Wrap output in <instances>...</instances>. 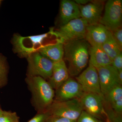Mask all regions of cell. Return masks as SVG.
I'll use <instances>...</instances> for the list:
<instances>
[{"label":"cell","mask_w":122,"mask_h":122,"mask_svg":"<svg viewBox=\"0 0 122 122\" xmlns=\"http://www.w3.org/2000/svg\"><path fill=\"white\" fill-rule=\"evenodd\" d=\"M122 1L109 0L105 7V12L99 23L111 32L122 26Z\"/></svg>","instance_id":"obj_7"},{"label":"cell","mask_w":122,"mask_h":122,"mask_svg":"<svg viewBox=\"0 0 122 122\" xmlns=\"http://www.w3.org/2000/svg\"><path fill=\"white\" fill-rule=\"evenodd\" d=\"M118 77L119 83L122 86V70L118 71Z\"/></svg>","instance_id":"obj_29"},{"label":"cell","mask_w":122,"mask_h":122,"mask_svg":"<svg viewBox=\"0 0 122 122\" xmlns=\"http://www.w3.org/2000/svg\"><path fill=\"white\" fill-rule=\"evenodd\" d=\"M88 25L84 19L80 18L61 25L58 30L53 32L57 38L58 41L64 44L68 42L85 39Z\"/></svg>","instance_id":"obj_3"},{"label":"cell","mask_w":122,"mask_h":122,"mask_svg":"<svg viewBox=\"0 0 122 122\" xmlns=\"http://www.w3.org/2000/svg\"><path fill=\"white\" fill-rule=\"evenodd\" d=\"M112 61L117 55L122 52V50L118 45L113 37L112 33L109 31L108 37L102 46Z\"/></svg>","instance_id":"obj_19"},{"label":"cell","mask_w":122,"mask_h":122,"mask_svg":"<svg viewBox=\"0 0 122 122\" xmlns=\"http://www.w3.org/2000/svg\"><path fill=\"white\" fill-rule=\"evenodd\" d=\"M89 0H75V2H76L78 5H84L87 4V3L90 2Z\"/></svg>","instance_id":"obj_28"},{"label":"cell","mask_w":122,"mask_h":122,"mask_svg":"<svg viewBox=\"0 0 122 122\" xmlns=\"http://www.w3.org/2000/svg\"><path fill=\"white\" fill-rule=\"evenodd\" d=\"M79 99L83 110L100 120H106L105 100L102 94L85 92Z\"/></svg>","instance_id":"obj_8"},{"label":"cell","mask_w":122,"mask_h":122,"mask_svg":"<svg viewBox=\"0 0 122 122\" xmlns=\"http://www.w3.org/2000/svg\"><path fill=\"white\" fill-rule=\"evenodd\" d=\"M113 37L115 41L121 49L122 50V26L112 32Z\"/></svg>","instance_id":"obj_25"},{"label":"cell","mask_w":122,"mask_h":122,"mask_svg":"<svg viewBox=\"0 0 122 122\" xmlns=\"http://www.w3.org/2000/svg\"><path fill=\"white\" fill-rule=\"evenodd\" d=\"M0 122H20V117L16 112L3 111L0 115Z\"/></svg>","instance_id":"obj_22"},{"label":"cell","mask_w":122,"mask_h":122,"mask_svg":"<svg viewBox=\"0 0 122 122\" xmlns=\"http://www.w3.org/2000/svg\"><path fill=\"white\" fill-rule=\"evenodd\" d=\"M38 52L53 62H57L63 59V44L57 41L54 44H47L39 49Z\"/></svg>","instance_id":"obj_17"},{"label":"cell","mask_w":122,"mask_h":122,"mask_svg":"<svg viewBox=\"0 0 122 122\" xmlns=\"http://www.w3.org/2000/svg\"><path fill=\"white\" fill-rule=\"evenodd\" d=\"M28 63L27 77L39 76L48 81L52 74L54 62L38 52L26 58Z\"/></svg>","instance_id":"obj_5"},{"label":"cell","mask_w":122,"mask_h":122,"mask_svg":"<svg viewBox=\"0 0 122 122\" xmlns=\"http://www.w3.org/2000/svg\"><path fill=\"white\" fill-rule=\"evenodd\" d=\"M46 122H77V121L62 117L51 116Z\"/></svg>","instance_id":"obj_27"},{"label":"cell","mask_w":122,"mask_h":122,"mask_svg":"<svg viewBox=\"0 0 122 122\" xmlns=\"http://www.w3.org/2000/svg\"><path fill=\"white\" fill-rule=\"evenodd\" d=\"M51 116L49 112L46 110L43 112L38 113L33 117L27 122H46Z\"/></svg>","instance_id":"obj_24"},{"label":"cell","mask_w":122,"mask_h":122,"mask_svg":"<svg viewBox=\"0 0 122 122\" xmlns=\"http://www.w3.org/2000/svg\"><path fill=\"white\" fill-rule=\"evenodd\" d=\"M81 18V11L78 5L74 1L63 0L61 3L60 19L62 25L70 21Z\"/></svg>","instance_id":"obj_15"},{"label":"cell","mask_w":122,"mask_h":122,"mask_svg":"<svg viewBox=\"0 0 122 122\" xmlns=\"http://www.w3.org/2000/svg\"><path fill=\"white\" fill-rule=\"evenodd\" d=\"M70 77L67 66L64 59L54 62L52 72L48 81L55 91L57 89Z\"/></svg>","instance_id":"obj_14"},{"label":"cell","mask_w":122,"mask_h":122,"mask_svg":"<svg viewBox=\"0 0 122 122\" xmlns=\"http://www.w3.org/2000/svg\"><path fill=\"white\" fill-rule=\"evenodd\" d=\"M111 65L118 71L122 70V52L117 55L112 60Z\"/></svg>","instance_id":"obj_26"},{"label":"cell","mask_w":122,"mask_h":122,"mask_svg":"<svg viewBox=\"0 0 122 122\" xmlns=\"http://www.w3.org/2000/svg\"><path fill=\"white\" fill-rule=\"evenodd\" d=\"M78 5L81 11V18L84 19L88 25L99 23L104 8L103 1H95L84 5Z\"/></svg>","instance_id":"obj_12"},{"label":"cell","mask_w":122,"mask_h":122,"mask_svg":"<svg viewBox=\"0 0 122 122\" xmlns=\"http://www.w3.org/2000/svg\"><path fill=\"white\" fill-rule=\"evenodd\" d=\"M77 122H103L84 111H82Z\"/></svg>","instance_id":"obj_23"},{"label":"cell","mask_w":122,"mask_h":122,"mask_svg":"<svg viewBox=\"0 0 122 122\" xmlns=\"http://www.w3.org/2000/svg\"><path fill=\"white\" fill-rule=\"evenodd\" d=\"M0 2H1V1H0Z\"/></svg>","instance_id":"obj_31"},{"label":"cell","mask_w":122,"mask_h":122,"mask_svg":"<svg viewBox=\"0 0 122 122\" xmlns=\"http://www.w3.org/2000/svg\"><path fill=\"white\" fill-rule=\"evenodd\" d=\"M75 79L86 93L102 94L97 69L91 65L76 77Z\"/></svg>","instance_id":"obj_9"},{"label":"cell","mask_w":122,"mask_h":122,"mask_svg":"<svg viewBox=\"0 0 122 122\" xmlns=\"http://www.w3.org/2000/svg\"><path fill=\"white\" fill-rule=\"evenodd\" d=\"M90 48L89 44L85 39L63 44V58L68 63L70 76L76 77L86 67L89 62Z\"/></svg>","instance_id":"obj_1"},{"label":"cell","mask_w":122,"mask_h":122,"mask_svg":"<svg viewBox=\"0 0 122 122\" xmlns=\"http://www.w3.org/2000/svg\"><path fill=\"white\" fill-rule=\"evenodd\" d=\"M84 93L81 85L76 79L70 77L57 89L55 91L54 102L79 99Z\"/></svg>","instance_id":"obj_10"},{"label":"cell","mask_w":122,"mask_h":122,"mask_svg":"<svg viewBox=\"0 0 122 122\" xmlns=\"http://www.w3.org/2000/svg\"><path fill=\"white\" fill-rule=\"evenodd\" d=\"M105 102L116 113L122 114V86L119 85L103 96Z\"/></svg>","instance_id":"obj_18"},{"label":"cell","mask_w":122,"mask_h":122,"mask_svg":"<svg viewBox=\"0 0 122 122\" xmlns=\"http://www.w3.org/2000/svg\"><path fill=\"white\" fill-rule=\"evenodd\" d=\"M3 111H4L2 110V109H1V108L0 107V115L2 114V112H3Z\"/></svg>","instance_id":"obj_30"},{"label":"cell","mask_w":122,"mask_h":122,"mask_svg":"<svg viewBox=\"0 0 122 122\" xmlns=\"http://www.w3.org/2000/svg\"><path fill=\"white\" fill-rule=\"evenodd\" d=\"M96 69L99 78L101 93L103 96L115 86L121 85L119 81L118 71L111 65Z\"/></svg>","instance_id":"obj_11"},{"label":"cell","mask_w":122,"mask_h":122,"mask_svg":"<svg viewBox=\"0 0 122 122\" xmlns=\"http://www.w3.org/2000/svg\"><path fill=\"white\" fill-rule=\"evenodd\" d=\"M89 55V65L96 69L111 65L112 61L102 46H91Z\"/></svg>","instance_id":"obj_16"},{"label":"cell","mask_w":122,"mask_h":122,"mask_svg":"<svg viewBox=\"0 0 122 122\" xmlns=\"http://www.w3.org/2000/svg\"><path fill=\"white\" fill-rule=\"evenodd\" d=\"M105 108L107 122H122V115L116 112L105 101Z\"/></svg>","instance_id":"obj_21"},{"label":"cell","mask_w":122,"mask_h":122,"mask_svg":"<svg viewBox=\"0 0 122 122\" xmlns=\"http://www.w3.org/2000/svg\"><path fill=\"white\" fill-rule=\"evenodd\" d=\"M46 37V34L27 37L15 34L12 39L14 50L20 57L26 58L45 46L43 43Z\"/></svg>","instance_id":"obj_4"},{"label":"cell","mask_w":122,"mask_h":122,"mask_svg":"<svg viewBox=\"0 0 122 122\" xmlns=\"http://www.w3.org/2000/svg\"><path fill=\"white\" fill-rule=\"evenodd\" d=\"M9 69L6 58L0 54V88L7 85Z\"/></svg>","instance_id":"obj_20"},{"label":"cell","mask_w":122,"mask_h":122,"mask_svg":"<svg viewBox=\"0 0 122 122\" xmlns=\"http://www.w3.org/2000/svg\"><path fill=\"white\" fill-rule=\"evenodd\" d=\"M47 110L51 116L77 121L83 111L80 100L75 99L61 102H53Z\"/></svg>","instance_id":"obj_6"},{"label":"cell","mask_w":122,"mask_h":122,"mask_svg":"<svg viewBox=\"0 0 122 122\" xmlns=\"http://www.w3.org/2000/svg\"><path fill=\"white\" fill-rule=\"evenodd\" d=\"M25 81L31 94V103L37 113L48 110L54 101L55 90L46 80L39 76L26 77Z\"/></svg>","instance_id":"obj_2"},{"label":"cell","mask_w":122,"mask_h":122,"mask_svg":"<svg viewBox=\"0 0 122 122\" xmlns=\"http://www.w3.org/2000/svg\"><path fill=\"white\" fill-rule=\"evenodd\" d=\"M109 31L100 23L89 25L85 39L91 46H101L107 38Z\"/></svg>","instance_id":"obj_13"}]
</instances>
